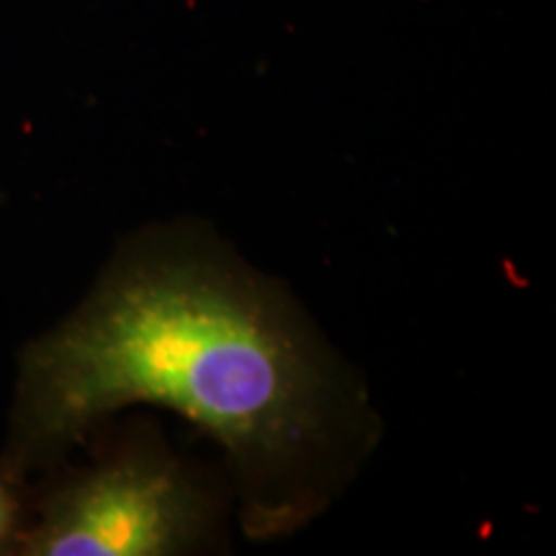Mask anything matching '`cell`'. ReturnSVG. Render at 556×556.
<instances>
[{"mask_svg":"<svg viewBox=\"0 0 556 556\" xmlns=\"http://www.w3.org/2000/svg\"><path fill=\"white\" fill-rule=\"evenodd\" d=\"M26 484L29 477L9 456L0 454V554H16L18 541L29 526Z\"/></svg>","mask_w":556,"mask_h":556,"instance_id":"3","label":"cell"},{"mask_svg":"<svg viewBox=\"0 0 556 556\" xmlns=\"http://www.w3.org/2000/svg\"><path fill=\"white\" fill-rule=\"evenodd\" d=\"M165 405L225 446L253 536L315 516L358 464L366 402L274 283L197 238H139L26 348L9 448L26 477L127 405Z\"/></svg>","mask_w":556,"mask_h":556,"instance_id":"1","label":"cell"},{"mask_svg":"<svg viewBox=\"0 0 556 556\" xmlns=\"http://www.w3.org/2000/svg\"><path fill=\"white\" fill-rule=\"evenodd\" d=\"M214 500L155 443H131L52 486L29 518L16 554L163 556L201 546Z\"/></svg>","mask_w":556,"mask_h":556,"instance_id":"2","label":"cell"}]
</instances>
